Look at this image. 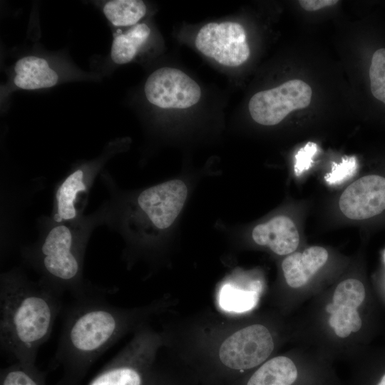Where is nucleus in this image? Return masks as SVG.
I'll use <instances>...</instances> for the list:
<instances>
[{"label":"nucleus","instance_id":"nucleus-21","mask_svg":"<svg viewBox=\"0 0 385 385\" xmlns=\"http://www.w3.org/2000/svg\"><path fill=\"white\" fill-rule=\"evenodd\" d=\"M369 78L373 96L385 104V48L378 49L373 54Z\"/></svg>","mask_w":385,"mask_h":385},{"label":"nucleus","instance_id":"nucleus-1","mask_svg":"<svg viewBox=\"0 0 385 385\" xmlns=\"http://www.w3.org/2000/svg\"><path fill=\"white\" fill-rule=\"evenodd\" d=\"M112 215L111 200L89 215L76 221H56L43 217L38 221L37 240L21 249L24 263L39 275L41 282L61 295L74 298L112 292L95 286L83 277L86 247L94 229L108 225Z\"/></svg>","mask_w":385,"mask_h":385},{"label":"nucleus","instance_id":"nucleus-13","mask_svg":"<svg viewBox=\"0 0 385 385\" xmlns=\"http://www.w3.org/2000/svg\"><path fill=\"white\" fill-rule=\"evenodd\" d=\"M14 72V84L26 90L52 87L58 78L45 59L34 56L20 58L15 64Z\"/></svg>","mask_w":385,"mask_h":385},{"label":"nucleus","instance_id":"nucleus-20","mask_svg":"<svg viewBox=\"0 0 385 385\" xmlns=\"http://www.w3.org/2000/svg\"><path fill=\"white\" fill-rule=\"evenodd\" d=\"M365 298V289L363 284L356 279H347L337 287L332 302V306H345L358 308Z\"/></svg>","mask_w":385,"mask_h":385},{"label":"nucleus","instance_id":"nucleus-17","mask_svg":"<svg viewBox=\"0 0 385 385\" xmlns=\"http://www.w3.org/2000/svg\"><path fill=\"white\" fill-rule=\"evenodd\" d=\"M0 385H46L35 364L14 361L1 370Z\"/></svg>","mask_w":385,"mask_h":385},{"label":"nucleus","instance_id":"nucleus-23","mask_svg":"<svg viewBox=\"0 0 385 385\" xmlns=\"http://www.w3.org/2000/svg\"><path fill=\"white\" fill-rule=\"evenodd\" d=\"M317 152V145L312 142H308L300 148L295 156L294 170L297 175H300L307 170L313 163V158Z\"/></svg>","mask_w":385,"mask_h":385},{"label":"nucleus","instance_id":"nucleus-5","mask_svg":"<svg viewBox=\"0 0 385 385\" xmlns=\"http://www.w3.org/2000/svg\"><path fill=\"white\" fill-rule=\"evenodd\" d=\"M243 27L235 22H211L203 26L195 38L196 48L205 56L227 66H237L250 56Z\"/></svg>","mask_w":385,"mask_h":385},{"label":"nucleus","instance_id":"nucleus-16","mask_svg":"<svg viewBox=\"0 0 385 385\" xmlns=\"http://www.w3.org/2000/svg\"><path fill=\"white\" fill-rule=\"evenodd\" d=\"M106 17L116 26H134L146 14V6L140 0H112L103 6Z\"/></svg>","mask_w":385,"mask_h":385},{"label":"nucleus","instance_id":"nucleus-11","mask_svg":"<svg viewBox=\"0 0 385 385\" xmlns=\"http://www.w3.org/2000/svg\"><path fill=\"white\" fill-rule=\"evenodd\" d=\"M328 252L324 247L312 246L303 252L287 256L282 268L287 284L293 288L305 285L313 275L326 263Z\"/></svg>","mask_w":385,"mask_h":385},{"label":"nucleus","instance_id":"nucleus-24","mask_svg":"<svg viewBox=\"0 0 385 385\" xmlns=\"http://www.w3.org/2000/svg\"><path fill=\"white\" fill-rule=\"evenodd\" d=\"M339 2L337 0H300V6L306 11H314L327 6H332Z\"/></svg>","mask_w":385,"mask_h":385},{"label":"nucleus","instance_id":"nucleus-3","mask_svg":"<svg viewBox=\"0 0 385 385\" xmlns=\"http://www.w3.org/2000/svg\"><path fill=\"white\" fill-rule=\"evenodd\" d=\"M108 294L111 293L74 299L68 307L53 359L63 370L58 385H78L129 326V314L106 301Z\"/></svg>","mask_w":385,"mask_h":385},{"label":"nucleus","instance_id":"nucleus-14","mask_svg":"<svg viewBox=\"0 0 385 385\" xmlns=\"http://www.w3.org/2000/svg\"><path fill=\"white\" fill-rule=\"evenodd\" d=\"M297 377L294 362L288 357L277 356L262 365L247 385H292Z\"/></svg>","mask_w":385,"mask_h":385},{"label":"nucleus","instance_id":"nucleus-15","mask_svg":"<svg viewBox=\"0 0 385 385\" xmlns=\"http://www.w3.org/2000/svg\"><path fill=\"white\" fill-rule=\"evenodd\" d=\"M150 34V29L145 24H137L127 32L115 36L111 51L113 61L117 64L131 61Z\"/></svg>","mask_w":385,"mask_h":385},{"label":"nucleus","instance_id":"nucleus-2","mask_svg":"<svg viewBox=\"0 0 385 385\" xmlns=\"http://www.w3.org/2000/svg\"><path fill=\"white\" fill-rule=\"evenodd\" d=\"M62 295L20 269L0 277V346L14 361L35 364L49 339L61 307Z\"/></svg>","mask_w":385,"mask_h":385},{"label":"nucleus","instance_id":"nucleus-10","mask_svg":"<svg viewBox=\"0 0 385 385\" xmlns=\"http://www.w3.org/2000/svg\"><path fill=\"white\" fill-rule=\"evenodd\" d=\"M253 240L260 245L267 246L279 255L292 253L299 243V235L294 222L287 216L277 215L267 222L255 227Z\"/></svg>","mask_w":385,"mask_h":385},{"label":"nucleus","instance_id":"nucleus-9","mask_svg":"<svg viewBox=\"0 0 385 385\" xmlns=\"http://www.w3.org/2000/svg\"><path fill=\"white\" fill-rule=\"evenodd\" d=\"M342 212L351 220H365L385 210V178L369 175L348 186L339 201Z\"/></svg>","mask_w":385,"mask_h":385},{"label":"nucleus","instance_id":"nucleus-4","mask_svg":"<svg viewBox=\"0 0 385 385\" xmlns=\"http://www.w3.org/2000/svg\"><path fill=\"white\" fill-rule=\"evenodd\" d=\"M312 95V88L307 83L299 79L289 80L254 94L249 101V111L259 124L277 125L294 110L307 108Z\"/></svg>","mask_w":385,"mask_h":385},{"label":"nucleus","instance_id":"nucleus-18","mask_svg":"<svg viewBox=\"0 0 385 385\" xmlns=\"http://www.w3.org/2000/svg\"><path fill=\"white\" fill-rule=\"evenodd\" d=\"M326 311L331 314L329 319V325L334 328L335 334L339 337H346L361 327V319L356 307H335L329 303L326 306Z\"/></svg>","mask_w":385,"mask_h":385},{"label":"nucleus","instance_id":"nucleus-19","mask_svg":"<svg viewBox=\"0 0 385 385\" xmlns=\"http://www.w3.org/2000/svg\"><path fill=\"white\" fill-rule=\"evenodd\" d=\"M257 298L254 290H244L227 284L220 289L219 302L224 310L242 313L252 309L256 305Z\"/></svg>","mask_w":385,"mask_h":385},{"label":"nucleus","instance_id":"nucleus-22","mask_svg":"<svg viewBox=\"0 0 385 385\" xmlns=\"http://www.w3.org/2000/svg\"><path fill=\"white\" fill-rule=\"evenodd\" d=\"M356 162L354 157L343 158L342 162L336 164L332 173L327 175V181L332 184H337L350 178L356 170Z\"/></svg>","mask_w":385,"mask_h":385},{"label":"nucleus","instance_id":"nucleus-8","mask_svg":"<svg viewBox=\"0 0 385 385\" xmlns=\"http://www.w3.org/2000/svg\"><path fill=\"white\" fill-rule=\"evenodd\" d=\"M188 195L180 180H168L140 192L136 199L138 211L158 230H165L181 212Z\"/></svg>","mask_w":385,"mask_h":385},{"label":"nucleus","instance_id":"nucleus-7","mask_svg":"<svg viewBox=\"0 0 385 385\" xmlns=\"http://www.w3.org/2000/svg\"><path fill=\"white\" fill-rule=\"evenodd\" d=\"M273 349L269 330L263 325L252 324L227 338L220 346L219 356L226 366L245 370L262 363Z\"/></svg>","mask_w":385,"mask_h":385},{"label":"nucleus","instance_id":"nucleus-25","mask_svg":"<svg viewBox=\"0 0 385 385\" xmlns=\"http://www.w3.org/2000/svg\"><path fill=\"white\" fill-rule=\"evenodd\" d=\"M377 385H385V374L382 376Z\"/></svg>","mask_w":385,"mask_h":385},{"label":"nucleus","instance_id":"nucleus-12","mask_svg":"<svg viewBox=\"0 0 385 385\" xmlns=\"http://www.w3.org/2000/svg\"><path fill=\"white\" fill-rule=\"evenodd\" d=\"M137 344L111 359L87 385H142L143 375L135 366Z\"/></svg>","mask_w":385,"mask_h":385},{"label":"nucleus","instance_id":"nucleus-6","mask_svg":"<svg viewBox=\"0 0 385 385\" xmlns=\"http://www.w3.org/2000/svg\"><path fill=\"white\" fill-rule=\"evenodd\" d=\"M148 101L162 108L185 109L201 96L199 85L182 71L163 67L152 73L145 84Z\"/></svg>","mask_w":385,"mask_h":385}]
</instances>
